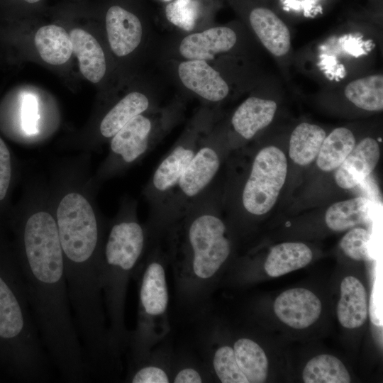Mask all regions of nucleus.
<instances>
[{"mask_svg":"<svg viewBox=\"0 0 383 383\" xmlns=\"http://www.w3.org/2000/svg\"><path fill=\"white\" fill-rule=\"evenodd\" d=\"M210 372L207 368L190 365H182L172 370L171 382L174 383H201L210 382Z\"/></svg>","mask_w":383,"mask_h":383,"instance_id":"32","label":"nucleus"},{"mask_svg":"<svg viewBox=\"0 0 383 383\" xmlns=\"http://www.w3.org/2000/svg\"><path fill=\"white\" fill-rule=\"evenodd\" d=\"M277 110L274 100L250 96L234 111L231 119L232 128L240 138L249 140L271 123Z\"/></svg>","mask_w":383,"mask_h":383,"instance_id":"17","label":"nucleus"},{"mask_svg":"<svg viewBox=\"0 0 383 383\" xmlns=\"http://www.w3.org/2000/svg\"><path fill=\"white\" fill-rule=\"evenodd\" d=\"M12 177V162L10 150L0 137V201L6 197Z\"/></svg>","mask_w":383,"mask_h":383,"instance_id":"34","label":"nucleus"},{"mask_svg":"<svg viewBox=\"0 0 383 383\" xmlns=\"http://www.w3.org/2000/svg\"><path fill=\"white\" fill-rule=\"evenodd\" d=\"M34 43L42 60L50 65L65 64L72 54L70 34L57 25L40 27L35 33Z\"/></svg>","mask_w":383,"mask_h":383,"instance_id":"24","label":"nucleus"},{"mask_svg":"<svg viewBox=\"0 0 383 383\" xmlns=\"http://www.w3.org/2000/svg\"><path fill=\"white\" fill-rule=\"evenodd\" d=\"M38 118L36 98L31 94L26 95L22 100L21 120L22 128L26 133L35 134L37 133Z\"/></svg>","mask_w":383,"mask_h":383,"instance_id":"33","label":"nucleus"},{"mask_svg":"<svg viewBox=\"0 0 383 383\" xmlns=\"http://www.w3.org/2000/svg\"><path fill=\"white\" fill-rule=\"evenodd\" d=\"M326 136V131L318 125L306 122L299 123L290 136V158L299 165H309L317 157Z\"/></svg>","mask_w":383,"mask_h":383,"instance_id":"26","label":"nucleus"},{"mask_svg":"<svg viewBox=\"0 0 383 383\" xmlns=\"http://www.w3.org/2000/svg\"><path fill=\"white\" fill-rule=\"evenodd\" d=\"M24 1L30 4H34V3L38 2L40 0H24Z\"/></svg>","mask_w":383,"mask_h":383,"instance_id":"35","label":"nucleus"},{"mask_svg":"<svg viewBox=\"0 0 383 383\" xmlns=\"http://www.w3.org/2000/svg\"><path fill=\"white\" fill-rule=\"evenodd\" d=\"M157 140L153 120L143 113L136 116L111 138L99 175L106 179L122 172L150 152Z\"/></svg>","mask_w":383,"mask_h":383,"instance_id":"10","label":"nucleus"},{"mask_svg":"<svg viewBox=\"0 0 383 383\" xmlns=\"http://www.w3.org/2000/svg\"><path fill=\"white\" fill-rule=\"evenodd\" d=\"M55 197L52 210L71 309L78 318H93L104 311L101 276L107 225L79 188L64 187Z\"/></svg>","mask_w":383,"mask_h":383,"instance_id":"3","label":"nucleus"},{"mask_svg":"<svg viewBox=\"0 0 383 383\" xmlns=\"http://www.w3.org/2000/svg\"><path fill=\"white\" fill-rule=\"evenodd\" d=\"M370 233L362 228H354L341 239L340 245L344 253L357 261L372 260L369 254L368 243Z\"/></svg>","mask_w":383,"mask_h":383,"instance_id":"31","label":"nucleus"},{"mask_svg":"<svg viewBox=\"0 0 383 383\" xmlns=\"http://www.w3.org/2000/svg\"><path fill=\"white\" fill-rule=\"evenodd\" d=\"M169 265L164 235L160 233L133 275L138 282V310L137 326L135 331L130 332L128 344L131 362L149 356L152 346L168 332Z\"/></svg>","mask_w":383,"mask_h":383,"instance_id":"6","label":"nucleus"},{"mask_svg":"<svg viewBox=\"0 0 383 383\" xmlns=\"http://www.w3.org/2000/svg\"><path fill=\"white\" fill-rule=\"evenodd\" d=\"M150 106L148 98L143 94L133 91L118 101L103 117L99 132L104 139H111L128 122L145 112Z\"/></svg>","mask_w":383,"mask_h":383,"instance_id":"23","label":"nucleus"},{"mask_svg":"<svg viewBox=\"0 0 383 383\" xmlns=\"http://www.w3.org/2000/svg\"><path fill=\"white\" fill-rule=\"evenodd\" d=\"M305 383H349L351 377L345 365L338 357L321 354L312 357L302 372Z\"/></svg>","mask_w":383,"mask_h":383,"instance_id":"28","label":"nucleus"},{"mask_svg":"<svg viewBox=\"0 0 383 383\" xmlns=\"http://www.w3.org/2000/svg\"><path fill=\"white\" fill-rule=\"evenodd\" d=\"M138 218L136 203L126 200L107 225L103 246L101 284L109 343L117 360L128 348L125 302L129 280L157 235Z\"/></svg>","mask_w":383,"mask_h":383,"instance_id":"5","label":"nucleus"},{"mask_svg":"<svg viewBox=\"0 0 383 383\" xmlns=\"http://www.w3.org/2000/svg\"><path fill=\"white\" fill-rule=\"evenodd\" d=\"M106 28L111 49L118 57L132 52L142 39L139 18L119 6H113L107 11Z\"/></svg>","mask_w":383,"mask_h":383,"instance_id":"15","label":"nucleus"},{"mask_svg":"<svg viewBox=\"0 0 383 383\" xmlns=\"http://www.w3.org/2000/svg\"><path fill=\"white\" fill-rule=\"evenodd\" d=\"M372 207V201L362 196L336 202L327 209L325 221L330 229L343 231L366 223Z\"/></svg>","mask_w":383,"mask_h":383,"instance_id":"25","label":"nucleus"},{"mask_svg":"<svg viewBox=\"0 0 383 383\" xmlns=\"http://www.w3.org/2000/svg\"><path fill=\"white\" fill-rule=\"evenodd\" d=\"M220 146L210 135L204 139L160 214L148 221L154 228L163 231L211 186L222 162Z\"/></svg>","mask_w":383,"mask_h":383,"instance_id":"7","label":"nucleus"},{"mask_svg":"<svg viewBox=\"0 0 383 383\" xmlns=\"http://www.w3.org/2000/svg\"><path fill=\"white\" fill-rule=\"evenodd\" d=\"M353 132L345 127H338L326 135L317 155V166L323 171L336 170L345 160L355 145Z\"/></svg>","mask_w":383,"mask_h":383,"instance_id":"27","label":"nucleus"},{"mask_svg":"<svg viewBox=\"0 0 383 383\" xmlns=\"http://www.w3.org/2000/svg\"><path fill=\"white\" fill-rule=\"evenodd\" d=\"M249 24L262 45L277 60L289 57L291 33L285 22L267 4H253L248 11Z\"/></svg>","mask_w":383,"mask_h":383,"instance_id":"11","label":"nucleus"},{"mask_svg":"<svg viewBox=\"0 0 383 383\" xmlns=\"http://www.w3.org/2000/svg\"><path fill=\"white\" fill-rule=\"evenodd\" d=\"M165 1H171V0H165Z\"/></svg>","mask_w":383,"mask_h":383,"instance_id":"36","label":"nucleus"},{"mask_svg":"<svg viewBox=\"0 0 383 383\" xmlns=\"http://www.w3.org/2000/svg\"><path fill=\"white\" fill-rule=\"evenodd\" d=\"M273 309L277 317L284 324L293 328L304 329L318 319L322 304L311 291L293 288L284 291L276 298Z\"/></svg>","mask_w":383,"mask_h":383,"instance_id":"12","label":"nucleus"},{"mask_svg":"<svg viewBox=\"0 0 383 383\" xmlns=\"http://www.w3.org/2000/svg\"><path fill=\"white\" fill-rule=\"evenodd\" d=\"M163 233L177 300L189 311L201 313L233 248L211 186Z\"/></svg>","mask_w":383,"mask_h":383,"instance_id":"2","label":"nucleus"},{"mask_svg":"<svg viewBox=\"0 0 383 383\" xmlns=\"http://www.w3.org/2000/svg\"><path fill=\"white\" fill-rule=\"evenodd\" d=\"M380 157L377 141L365 138L355 145L336 169L335 180L338 187L351 189L362 182L375 168Z\"/></svg>","mask_w":383,"mask_h":383,"instance_id":"14","label":"nucleus"},{"mask_svg":"<svg viewBox=\"0 0 383 383\" xmlns=\"http://www.w3.org/2000/svg\"><path fill=\"white\" fill-rule=\"evenodd\" d=\"M287 173V160L275 146H267L255 155L240 194L243 209L253 216L267 213L275 204Z\"/></svg>","mask_w":383,"mask_h":383,"instance_id":"8","label":"nucleus"},{"mask_svg":"<svg viewBox=\"0 0 383 383\" xmlns=\"http://www.w3.org/2000/svg\"><path fill=\"white\" fill-rule=\"evenodd\" d=\"M197 131L184 135L163 157L143 190L150 209V219H155L176 187L182 174L190 163L201 144L207 137Z\"/></svg>","mask_w":383,"mask_h":383,"instance_id":"9","label":"nucleus"},{"mask_svg":"<svg viewBox=\"0 0 383 383\" xmlns=\"http://www.w3.org/2000/svg\"><path fill=\"white\" fill-rule=\"evenodd\" d=\"M337 94L356 108L366 111L383 109V75L374 73L332 87Z\"/></svg>","mask_w":383,"mask_h":383,"instance_id":"18","label":"nucleus"},{"mask_svg":"<svg viewBox=\"0 0 383 383\" xmlns=\"http://www.w3.org/2000/svg\"><path fill=\"white\" fill-rule=\"evenodd\" d=\"M236 364L248 383L265 382L268 374V359L265 350L254 340L240 338L231 345Z\"/></svg>","mask_w":383,"mask_h":383,"instance_id":"22","label":"nucleus"},{"mask_svg":"<svg viewBox=\"0 0 383 383\" xmlns=\"http://www.w3.org/2000/svg\"><path fill=\"white\" fill-rule=\"evenodd\" d=\"M70 36L72 53L78 58L81 73L91 82H99L106 70V58L101 45L91 34L82 28H73Z\"/></svg>","mask_w":383,"mask_h":383,"instance_id":"20","label":"nucleus"},{"mask_svg":"<svg viewBox=\"0 0 383 383\" xmlns=\"http://www.w3.org/2000/svg\"><path fill=\"white\" fill-rule=\"evenodd\" d=\"M199 4L196 0H174L165 7L167 20L182 30L194 29L198 15Z\"/></svg>","mask_w":383,"mask_h":383,"instance_id":"30","label":"nucleus"},{"mask_svg":"<svg viewBox=\"0 0 383 383\" xmlns=\"http://www.w3.org/2000/svg\"><path fill=\"white\" fill-rule=\"evenodd\" d=\"M178 73L187 88L209 101H220L229 93L227 82L206 61L189 60L182 62L179 65Z\"/></svg>","mask_w":383,"mask_h":383,"instance_id":"13","label":"nucleus"},{"mask_svg":"<svg viewBox=\"0 0 383 383\" xmlns=\"http://www.w3.org/2000/svg\"><path fill=\"white\" fill-rule=\"evenodd\" d=\"M172 369L169 365L150 361L149 356L131 362L126 382L132 383H169L171 382Z\"/></svg>","mask_w":383,"mask_h":383,"instance_id":"29","label":"nucleus"},{"mask_svg":"<svg viewBox=\"0 0 383 383\" xmlns=\"http://www.w3.org/2000/svg\"><path fill=\"white\" fill-rule=\"evenodd\" d=\"M237 42V35L231 28L217 26L186 36L179 45V52L189 60H211L216 54L227 52Z\"/></svg>","mask_w":383,"mask_h":383,"instance_id":"16","label":"nucleus"},{"mask_svg":"<svg viewBox=\"0 0 383 383\" xmlns=\"http://www.w3.org/2000/svg\"><path fill=\"white\" fill-rule=\"evenodd\" d=\"M0 365L16 380L50 379L43 346L13 245L0 233Z\"/></svg>","mask_w":383,"mask_h":383,"instance_id":"4","label":"nucleus"},{"mask_svg":"<svg viewBox=\"0 0 383 383\" xmlns=\"http://www.w3.org/2000/svg\"><path fill=\"white\" fill-rule=\"evenodd\" d=\"M30 201L13 223V245L43 345L62 379H89L71 313L64 257L50 201Z\"/></svg>","mask_w":383,"mask_h":383,"instance_id":"1","label":"nucleus"},{"mask_svg":"<svg viewBox=\"0 0 383 383\" xmlns=\"http://www.w3.org/2000/svg\"><path fill=\"white\" fill-rule=\"evenodd\" d=\"M312 258V251L306 244L283 243L270 250L264 268L270 277H278L306 267Z\"/></svg>","mask_w":383,"mask_h":383,"instance_id":"21","label":"nucleus"},{"mask_svg":"<svg viewBox=\"0 0 383 383\" xmlns=\"http://www.w3.org/2000/svg\"><path fill=\"white\" fill-rule=\"evenodd\" d=\"M337 316L340 325L349 329L362 326L367 320V292L359 279L347 276L342 280Z\"/></svg>","mask_w":383,"mask_h":383,"instance_id":"19","label":"nucleus"}]
</instances>
